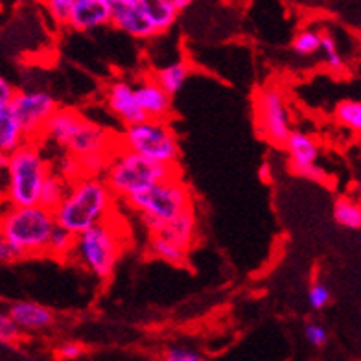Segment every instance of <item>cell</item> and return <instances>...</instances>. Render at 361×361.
Returning <instances> with one entry per match:
<instances>
[{
    "label": "cell",
    "instance_id": "obj_35",
    "mask_svg": "<svg viewBox=\"0 0 361 361\" xmlns=\"http://www.w3.org/2000/svg\"><path fill=\"white\" fill-rule=\"evenodd\" d=\"M15 92H17V89L11 85L10 81L6 80L4 76H0V109L2 107H10Z\"/></svg>",
    "mask_w": 361,
    "mask_h": 361
},
{
    "label": "cell",
    "instance_id": "obj_5",
    "mask_svg": "<svg viewBox=\"0 0 361 361\" xmlns=\"http://www.w3.org/2000/svg\"><path fill=\"white\" fill-rule=\"evenodd\" d=\"M56 228L52 210L41 204L11 207L0 212V234L19 251L20 257L47 255L48 238Z\"/></svg>",
    "mask_w": 361,
    "mask_h": 361
},
{
    "label": "cell",
    "instance_id": "obj_33",
    "mask_svg": "<svg viewBox=\"0 0 361 361\" xmlns=\"http://www.w3.org/2000/svg\"><path fill=\"white\" fill-rule=\"evenodd\" d=\"M164 361H204L200 352L188 350V348H170L164 354Z\"/></svg>",
    "mask_w": 361,
    "mask_h": 361
},
{
    "label": "cell",
    "instance_id": "obj_14",
    "mask_svg": "<svg viewBox=\"0 0 361 361\" xmlns=\"http://www.w3.org/2000/svg\"><path fill=\"white\" fill-rule=\"evenodd\" d=\"M137 102L144 116L149 120H168L171 116V96L152 78H142L133 85Z\"/></svg>",
    "mask_w": 361,
    "mask_h": 361
},
{
    "label": "cell",
    "instance_id": "obj_22",
    "mask_svg": "<svg viewBox=\"0 0 361 361\" xmlns=\"http://www.w3.org/2000/svg\"><path fill=\"white\" fill-rule=\"evenodd\" d=\"M149 252L155 258H161V260L168 262L171 266H186V262H188V249L180 247L177 243L170 242L166 238L157 236V234H152Z\"/></svg>",
    "mask_w": 361,
    "mask_h": 361
},
{
    "label": "cell",
    "instance_id": "obj_36",
    "mask_svg": "<svg viewBox=\"0 0 361 361\" xmlns=\"http://www.w3.org/2000/svg\"><path fill=\"white\" fill-rule=\"evenodd\" d=\"M57 354H59V357H61V360H67V361L78 360V357L83 354V347H81V345H78V343H65V345H61V347H59Z\"/></svg>",
    "mask_w": 361,
    "mask_h": 361
},
{
    "label": "cell",
    "instance_id": "obj_23",
    "mask_svg": "<svg viewBox=\"0 0 361 361\" xmlns=\"http://www.w3.org/2000/svg\"><path fill=\"white\" fill-rule=\"evenodd\" d=\"M336 224L341 225L343 228L350 231H360L361 228V207L357 201L350 200L347 195H341L336 200L332 209Z\"/></svg>",
    "mask_w": 361,
    "mask_h": 361
},
{
    "label": "cell",
    "instance_id": "obj_15",
    "mask_svg": "<svg viewBox=\"0 0 361 361\" xmlns=\"http://www.w3.org/2000/svg\"><path fill=\"white\" fill-rule=\"evenodd\" d=\"M111 20V4L104 0H74L67 26L74 32H92L104 28Z\"/></svg>",
    "mask_w": 361,
    "mask_h": 361
},
{
    "label": "cell",
    "instance_id": "obj_27",
    "mask_svg": "<svg viewBox=\"0 0 361 361\" xmlns=\"http://www.w3.org/2000/svg\"><path fill=\"white\" fill-rule=\"evenodd\" d=\"M319 52L324 56V63L332 72L343 71V57L339 56L338 44L334 41V37L328 32H321V48Z\"/></svg>",
    "mask_w": 361,
    "mask_h": 361
},
{
    "label": "cell",
    "instance_id": "obj_1",
    "mask_svg": "<svg viewBox=\"0 0 361 361\" xmlns=\"http://www.w3.org/2000/svg\"><path fill=\"white\" fill-rule=\"evenodd\" d=\"M114 195L100 176H81L71 180L63 201L52 210L57 227L72 234L109 218Z\"/></svg>",
    "mask_w": 361,
    "mask_h": 361
},
{
    "label": "cell",
    "instance_id": "obj_9",
    "mask_svg": "<svg viewBox=\"0 0 361 361\" xmlns=\"http://www.w3.org/2000/svg\"><path fill=\"white\" fill-rule=\"evenodd\" d=\"M255 116L258 131L267 142L282 147L291 131L290 109L286 105L281 89L273 85L262 87L255 100Z\"/></svg>",
    "mask_w": 361,
    "mask_h": 361
},
{
    "label": "cell",
    "instance_id": "obj_19",
    "mask_svg": "<svg viewBox=\"0 0 361 361\" xmlns=\"http://www.w3.org/2000/svg\"><path fill=\"white\" fill-rule=\"evenodd\" d=\"M28 138L24 135L19 120L15 118L10 107H2L0 109V153L11 155Z\"/></svg>",
    "mask_w": 361,
    "mask_h": 361
},
{
    "label": "cell",
    "instance_id": "obj_10",
    "mask_svg": "<svg viewBox=\"0 0 361 361\" xmlns=\"http://www.w3.org/2000/svg\"><path fill=\"white\" fill-rule=\"evenodd\" d=\"M57 102L48 90H17L10 104L11 113L19 120L28 140H39L52 114L57 111Z\"/></svg>",
    "mask_w": 361,
    "mask_h": 361
},
{
    "label": "cell",
    "instance_id": "obj_3",
    "mask_svg": "<svg viewBox=\"0 0 361 361\" xmlns=\"http://www.w3.org/2000/svg\"><path fill=\"white\" fill-rule=\"evenodd\" d=\"M50 171V162L44 157L37 140H26L19 149L8 155L2 201L11 207L39 204V192Z\"/></svg>",
    "mask_w": 361,
    "mask_h": 361
},
{
    "label": "cell",
    "instance_id": "obj_16",
    "mask_svg": "<svg viewBox=\"0 0 361 361\" xmlns=\"http://www.w3.org/2000/svg\"><path fill=\"white\" fill-rule=\"evenodd\" d=\"M8 315L13 319V323L23 332H39V330L52 326L54 323L52 310L37 305V302H28V300H20V302L11 305Z\"/></svg>",
    "mask_w": 361,
    "mask_h": 361
},
{
    "label": "cell",
    "instance_id": "obj_20",
    "mask_svg": "<svg viewBox=\"0 0 361 361\" xmlns=\"http://www.w3.org/2000/svg\"><path fill=\"white\" fill-rule=\"evenodd\" d=\"M190 65L186 61H176L166 67L159 68L155 74H153V80L157 81L162 89L166 90L168 94L173 98L177 92H180V89L185 87V83L190 78Z\"/></svg>",
    "mask_w": 361,
    "mask_h": 361
},
{
    "label": "cell",
    "instance_id": "obj_12",
    "mask_svg": "<svg viewBox=\"0 0 361 361\" xmlns=\"http://www.w3.org/2000/svg\"><path fill=\"white\" fill-rule=\"evenodd\" d=\"M109 24L122 34L138 39V41H147L157 35L152 23L147 20L135 0H114L111 4Z\"/></svg>",
    "mask_w": 361,
    "mask_h": 361
},
{
    "label": "cell",
    "instance_id": "obj_26",
    "mask_svg": "<svg viewBox=\"0 0 361 361\" xmlns=\"http://www.w3.org/2000/svg\"><path fill=\"white\" fill-rule=\"evenodd\" d=\"M291 48H293V52L297 56L302 57L319 54V48H321V32H317V30H302V32L295 35Z\"/></svg>",
    "mask_w": 361,
    "mask_h": 361
},
{
    "label": "cell",
    "instance_id": "obj_34",
    "mask_svg": "<svg viewBox=\"0 0 361 361\" xmlns=\"http://www.w3.org/2000/svg\"><path fill=\"white\" fill-rule=\"evenodd\" d=\"M19 258H23L19 255V251L0 234V264H10V262L19 260Z\"/></svg>",
    "mask_w": 361,
    "mask_h": 361
},
{
    "label": "cell",
    "instance_id": "obj_18",
    "mask_svg": "<svg viewBox=\"0 0 361 361\" xmlns=\"http://www.w3.org/2000/svg\"><path fill=\"white\" fill-rule=\"evenodd\" d=\"M135 2L140 6V10L144 11L147 20L152 23L157 35L166 34L168 30L176 24L177 17H179V11L168 0H135Z\"/></svg>",
    "mask_w": 361,
    "mask_h": 361
},
{
    "label": "cell",
    "instance_id": "obj_37",
    "mask_svg": "<svg viewBox=\"0 0 361 361\" xmlns=\"http://www.w3.org/2000/svg\"><path fill=\"white\" fill-rule=\"evenodd\" d=\"M258 176H260V179L264 180V183H269L271 177H273V171H271V164H269V162H264V164H262L260 173H258Z\"/></svg>",
    "mask_w": 361,
    "mask_h": 361
},
{
    "label": "cell",
    "instance_id": "obj_40",
    "mask_svg": "<svg viewBox=\"0 0 361 361\" xmlns=\"http://www.w3.org/2000/svg\"><path fill=\"white\" fill-rule=\"evenodd\" d=\"M104 2H107V4H113L114 0H104Z\"/></svg>",
    "mask_w": 361,
    "mask_h": 361
},
{
    "label": "cell",
    "instance_id": "obj_11",
    "mask_svg": "<svg viewBox=\"0 0 361 361\" xmlns=\"http://www.w3.org/2000/svg\"><path fill=\"white\" fill-rule=\"evenodd\" d=\"M282 147H286V153L290 159V168L293 173L310 180L324 179V170L317 164L321 149H319L317 140L312 135L291 129Z\"/></svg>",
    "mask_w": 361,
    "mask_h": 361
},
{
    "label": "cell",
    "instance_id": "obj_32",
    "mask_svg": "<svg viewBox=\"0 0 361 361\" xmlns=\"http://www.w3.org/2000/svg\"><path fill=\"white\" fill-rule=\"evenodd\" d=\"M305 334H306V339H308L314 347H324V345H326L328 332L321 326V324L308 323L305 328Z\"/></svg>",
    "mask_w": 361,
    "mask_h": 361
},
{
    "label": "cell",
    "instance_id": "obj_13",
    "mask_svg": "<svg viewBox=\"0 0 361 361\" xmlns=\"http://www.w3.org/2000/svg\"><path fill=\"white\" fill-rule=\"evenodd\" d=\"M105 98H107V109L124 126H133L137 122L146 120L137 102V96H135L133 85L128 83V81H111L109 87H107V92H105Z\"/></svg>",
    "mask_w": 361,
    "mask_h": 361
},
{
    "label": "cell",
    "instance_id": "obj_7",
    "mask_svg": "<svg viewBox=\"0 0 361 361\" xmlns=\"http://www.w3.org/2000/svg\"><path fill=\"white\" fill-rule=\"evenodd\" d=\"M116 142L120 147L168 166H177L180 157L179 140L168 120L146 118L133 126H126Z\"/></svg>",
    "mask_w": 361,
    "mask_h": 361
},
{
    "label": "cell",
    "instance_id": "obj_4",
    "mask_svg": "<svg viewBox=\"0 0 361 361\" xmlns=\"http://www.w3.org/2000/svg\"><path fill=\"white\" fill-rule=\"evenodd\" d=\"M102 176L114 197L128 200L129 195L146 190L159 180L170 179L180 173L177 166L153 162L138 153L129 152L126 147L116 146Z\"/></svg>",
    "mask_w": 361,
    "mask_h": 361
},
{
    "label": "cell",
    "instance_id": "obj_24",
    "mask_svg": "<svg viewBox=\"0 0 361 361\" xmlns=\"http://www.w3.org/2000/svg\"><path fill=\"white\" fill-rule=\"evenodd\" d=\"M336 120L343 128L350 129L352 133L361 131V104L360 100H343L336 107Z\"/></svg>",
    "mask_w": 361,
    "mask_h": 361
},
{
    "label": "cell",
    "instance_id": "obj_17",
    "mask_svg": "<svg viewBox=\"0 0 361 361\" xmlns=\"http://www.w3.org/2000/svg\"><path fill=\"white\" fill-rule=\"evenodd\" d=\"M195 233H197V218H195L194 207H190L176 218H171L170 221H162L157 233L153 234L166 238L180 247L190 249L195 240Z\"/></svg>",
    "mask_w": 361,
    "mask_h": 361
},
{
    "label": "cell",
    "instance_id": "obj_25",
    "mask_svg": "<svg viewBox=\"0 0 361 361\" xmlns=\"http://www.w3.org/2000/svg\"><path fill=\"white\" fill-rule=\"evenodd\" d=\"M74 236L76 234L68 233L65 228L57 227L52 231L50 238H48V245H47V255L57 258H67L71 257L72 247H74Z\"/></svg>",
    "mask_w": 361,
    "mask_h": 361
},
{
    "label": "cell",
    "instance_id": "obj_38",
    "mask_svg": "<svg viewBox=\"0 0 361 361\" xmlns=\"http://www.w3.org/2000/svg\"><path fill=\"white\" fill-rule=\"evenodd\" d=\"M168 2H170V4L173 6L177 11H183V10H186V8H188V6H190L194 0H168Z\"/></svg>",
    "mask_w": 361,
    "mask_h": 361
},
{
    "label": "cell",
    "instance_id": "obj_41",
    "mask_svg": "<svg viewBox=\"0 0 361 361\" xmlns=\"http://www.w3.org/2000/svg\"><path fill=\"white\" fill-rule=\"evenodd\" d=\"M0 203H2V188H0Z\"/></svg>",
    "mask_w": 361,
    "mask_h": 361
},
{
    "label": "cell",
    "instance_id": "obj_31",
    "mask_svg": "<svg viewBox=\"0 0 361 361\" xmlns=\"http://www.w3.org/2000/svg\"><path fill=\"white\" fill-rule=\"evenodd\" d=\"M57 173L65 177L67 180H74L78 179V177L83 176L80 161H78V157L71 155V153H65V157H63L61 166H59V171H57Z\"/></svg>",
    "mask_w": 361,
    "mask_h": 361
},
{
    "label": "cell",
    "instance_id": "obj_8",
    "mask_svg": "<svg viewBox=\"0 0 361 361\" xmlns=\"http://www.w3.org/2000/svg\"><path fill=\"white\" fill-rule=\"evenodd\" d=\"M126 201L140 216H149L159 221H170L186 209L194 207L190 188L183 183L180 176L159 180L146 190L129 195Z\"/></svg>",
    "mask_w": 361,
    "mask_h": 361
},
{
    "label": "cell",
    "instance_id": "obj_6",
    "mask_svg": "<svg viewBox=\"0 0 361 361\" xmlns=\"http://www.w3.org/2000/svg\"><path fill=\"white\" fill-rule=\"evenodd\" d=\"M71 255L90 275L107 281L122 255V238L116 227L105 219L74 236Z\"/></svg>",
    "mask_w": 361,
    "mask_h": 361
},
{
    "label": "cell",
    "instance_id": "obj_2",
    "mask_svg": "<svg viewBox=\"0 0 361 361\" xmlns=\"http://www.w3.org/2000/svg\"><path fill=\"white\" fill-rule=\"evenodd\" d=\"M43 138L78 159L98 155V153L113 155L118 144L111 138L107 129L85 118L76 109H67V107H57L52 118L48 120Z\"/></svg>",
    "mask_w": 361,
    "mask_h": 361
},
{
    "label": "cell",
    "instance_id": "obj_21",
    "mask_svg": "<svg viewBox=\"0 0 361 361\" xmlns=\"http://www.w3.org/2000/svg\"><path fill=\"white\" fill-rule=\"evenodd\" d=\"M68 185H71V180L59 176L57 171H50L47 179L43 180L41 192H39V204L48 210H54L67 194Z\"/></svg>",
    "mask_w": 361,
    "mask_h": 361
},
{
    "label": "cell",
    "instance_id": "obj_28",
    "mask_svg": "<svg viewBox=\"0 0 361 361\" xmlns=\"http://www.w3.org/2000/svg\"><path fill=\"white\" fill-rule=\"evenodd\" d=\"M41 2H43V6L47 8L48 15H50L57 24L67 26L68 15H71L74 0H41Z\"/></svg>",
    "mask_w": 361,
    "mask_h": 361
},
{
    "label": "cell",
    "instance_id": "obj_29",
    "mask_svg": "<svg viewBox=\"0 0 361 361\" xmlns=\"http://www.w3.org/2000/svg\"><path fill=\"white\" fill-rule=\"evenodd\" d=\"M23 338V330L13 323V319L4 312H0V343L11 345Z\"/></svg>",
    "mask_w": 361,
    "mask_h": 361
},
{
    "label": "cell",
    "instance_id": "obj_30",
    "mask_svg": "<svg viewBox=\"0 0 361 361\" xmlns=\"http://www.w3.org/2000/svg\"><path fill=\"white\" fill-rule=\"evenodd\" d=\"M308 302L314 310H323L330 302V290L323 282H314L308 290Z\"/></svg>",
    "mask_w": 361,
    "mask_h": 361
},
{
    "label": "cell",
    "instance_id": "obj_39",
    "mask_svg": "<svg viewBox=\"0 0 361 361\" xmlns=\"http://www.w3.org/2000/svg\"><path fill=\"white\" fill-rule=\"evenodd\" d=\"M6 168H8V155H6V153H0V177L6 173Z\"/></svg>",
    "mask_w": 361,
    "mask_h": 361
}]
</instances>
